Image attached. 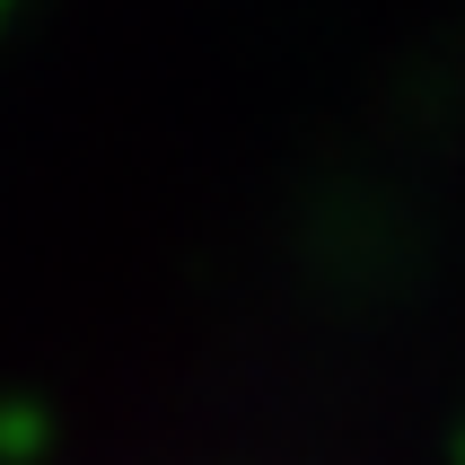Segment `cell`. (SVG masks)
<instances>
[]
</instances>
